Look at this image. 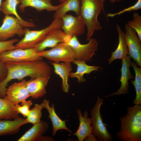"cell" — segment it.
Returning a JSON list of instances; mask_svg holds the SVG:
<instances>
[{
	"instance_id": "cell-2",
	"label": "cell",
	"mask_w": 141,
	"mask_h": 141,
	"mask_svg": "<svg viewBox=\"0 0 141 141\" xmlns=\"http://www.w3.org/2000/svg\"><path fill=\"white\" fill-rule=\"evenodd\" d=\"M127 111L120 119V130L116 137L122 141H141V105L128 107Z\"/></svg>"
},
{
	"instance_id": "cell-28",
	"label": "cell",
	"mask_w": 141,
	"mask_h": 141,
	"mask_svg": "<svg viewBox=\"0 0 141 141\" xmlns=\"http://www.w3.org/2000/svg\"><path fill=\"white\" fill-rule=\"evenodd\" d=\"M44 108L43 103L38 104H36L33 107L30 109L29 113L25 119L27 123L33 125L39 123L42 117V110Z\"/></svg>"
},
{
	"instance_id": "cell-30",
	"label": "cell",
	"mask_w": 141,
	"mask_h": 141,
	"mask_svg": "<svg viewBox=\"0 0 141 141\" xmlns=\"http://www.w3.org/2000/svg\"><path fill=\"white\" fill-rule=\"evenodd\" d=\"M32 104L31 100H26L21 102V105L19 104L14 105L13 109L19 114H20L24 118H26L29 113L30 108Z\"/></svg>"
},
{
	"instance_id": "cell-31",
	"label": "cell",
	"mask_w": 141,
	"mask_h": 141,
	"mask_svg": "<svg viewBox=\"0 0 141 141\" xmlns=\"http://www.w3.org/2000/svg\"><path fill=\"white\" fill-rule=\"evenodd\" d=\"M141 9V0H138L137 2L133 5L117 12L113 13H108L107 14L106 16L109 17H113L116 16L120 15L126 12L136 11Z\"/></svg>"
},
{
	"instance_id": "cell-7",
	"label": "cell",
	"mask_w": 141,
	"mask_h": 141,
	"mask_svg": "<svg viewBox=\"0 0 141 141\" xmlns=\"http://www.w3.org/2000/svg\"><path fill=\"white\" fill-rule=\"evenodd\" d=\"M86 44H81L77 37L74 36L67 43L73 50L75 60L90 61L95 54V52L98 49V42L95 38H92Z\"/></svg>"
},
{
	"instance_id": "cell-5",
	"label": "cell",
	"mask_w": 141,
	"mask_h": 141,
	"mask_svg": "<svg viewBox=\"0 0 141 141\" xmlns=\"http://www.w3.org/2000/svg\"><path fill=\"white\" fill-rule=\"evenodd\" d=\"M91 109V118L92 133L98 141H111L112 136L103 122L100 113L101 106L103 104V99L99 96Z\"/></svg>"
},
{
	"instance_id": "cell-37",
	"label": "cell",
	"mask_w": 141,
	"mask_h": 141,
	"mask_svg": "<svg viewBox=\"0 0 141 141\" xmlns=\"http://www.w3.org/2000/svg\"><path fill=\"white\" fill-rule=\"evenodd\" d=\"M2 0H0V8H1V4H2Z\"/></svg>"
},
{
	"instance_id": "cell-29",
	"label": "cell",
	"mask_w": 141,
	"mask_h": 141,
	"mask_svg": "<svg viewBox=\"0 0 141 141\" xmlns=\"http://www.w3.org/2000/svg\"><path fill=\"white\" fill-rule=\"evenodd\" d=\"M126 24L136 32L141 41V16L138 13L134 12L132 19L128 21Z\"/></svg>"
},
{
	"instance_id": "cell-10",
	"label": "cell",
	"mask_w": 141,
	"mask_h": 141,
	"mask_svg": "<svg viewBox=\"0 0 141 141\" xmlns=\"http://www.w3.org/2000/svg\"><path fill=\"white\" fill-rule=\"evenodd\" d=\"M125 38L128 50V55L141 67V41L136 32L126 24L125 25Z\"/></svg>"
},
{
	"instance_id": "cell-20",
	"label": "cell",
	"mask_w": 141,
	"mask_h": 141,
	"mask_svg": "<svg viewBox=\"0 0 141 141\" xmlns=\"http://www.w3.org/2000/svg\"><path fill=\"white\" fill-rule=\"evenodd\" d=\"M20 4L19 7L22 12L24 11L25 8L28 7L34 8L38 11L46 10L48 11H56L59 5H53L50 0H19Z\"/></svg>"
},
{
	"instance_id": "cell-1",
	"label": "cell",
	"mask_w": 141,
	"mask_h": 141,
	"mask_svg": "<svg viewBox=\"0 0 141 141\" xmlns=\"http://www.w3.org/2000/svg\"><path fill=\"white\" fill-rule=\"evenodd\" d=\"M5 64L8 73L6 78L0 82V96L1 97L5 96L8 84L13 80L20 81L28 77L32 79L50 76L52 73L50 66L42 59L34 61L8 62Z\"/></svg>"
},
{
	"instance_id": "cell-3",
	"label": "cell",
	"mask_w": 141,
	"mask_h": 141,
	"mask_svg": "<svg viewBox=\"0 0 141 141\" xmlns=\"http://www.w3.org/2000/svg\"><path fill=\"white\" fill-rule=\"evenodd\" d=\"M80 15L87 28L86 40L89 41L96 30L102 27L98 21L99 15L102 11L105 15L104 7L98 0H81Z\"/></svg>"
},
{
	"instance_id": "cell-27",
	"label": "cell",
	"mask_w": 141,
	"mask_h": 141,
	"mask_svg": "<svg viewBox=\"0 0 141 141\" xmlns=\"http://www.w3.org/2000/svg\"><path fill=\"white\" fill-rule=\"evenodd\" d=\"M131 66L133 68L135 74L134 80H132L136 92L135 98L133 102L135 105H141V68L137 66L134 62H131Z\"/></svg>"
},
{
	"instance_id": "cell-11",
	"label": "cell",
	"mask_w": 141,
	"mask_h": 141,
	"mask_svg": "<svg viewBox=\"0 0 141 141\" xmlns=\"http://www.w3.org/2000/svg\"><path fill=\"white\" fill-rule=\"evenodd\" d=\"M62 20L63 24L61 28L67 36L71 38L74 36L77 37L84 33L86 26L80 15L75 17L66 14Z\"/></svg>"
},
{
	"instance_id": "cell-16",
	"label": "cell",
	"mask_w": 141,
	"mask_h": 141,
	"mask_svg": "<svg viewBox=\"0 0 141 141\" xmlns=\"http://www.w3.org/2000/svg\"><path fill=\"white\" fill-rule=\"evenodd\" d=\"M131 57L129 56H127L122 59V67L121 69V75L120 80L121 83L120 87L117 91L106 96L105 97L116 95L125 94L128 92L129 85L128 81L130 79L134 78L130 70V67L131 66Z\"/></svg>"
},
{
	"instance_id": "cell-8",
	"label": "cell",
	"mask_w": 141,
	"mask_h": 141,
	"mask_svg": "<svg viewBox=\"0 0 141 141\" xmlns=\"http://www.w3.org/2000/svg\"><path fill=\"white\" fill-rule=\"evenodd\" d=\"M42 59L33 48L16 49L5 51L0 54V60L4 63L34 61Z\"/></svg>"
},
{
	"instance_id": "cell-21",
	"label": "cell",
	"mask_w": 141,
	"mask_h": 141,
	"mask_svg": "<svg viewBox=\"0 0 141 141\" xmlns=\"http://www.w3.org/2000/svg\"><path fill=\"white\" fill-rule=\"evenodd\" d=\"M20 3L19 0H5L2 2L0 10L5 15H14L24 27H35V25L33 23L24 20L18 14L16 8Z\"/></svg>"
},
{
	"instance_id": "cell-19",
	"label": "cell",
	"mask_w": 141,
	"mask_h": 141,
	"mask_svg": "<svg viewBox=\"0 0 141 141\" xmlns=\"http://www.w3.org/2000/svg\"><path fill=\"white\" fill-rule=\"evenodd\" d=\"M26 124L25 119L20 117L12 120H0V136L16 134L21 127Z\"/></svg>"
},
{
	"instance_id": "cell-26",
	"label": "cell",
	"mask_w": 141,
	"mask_h": 141,
	"mask_svg": "<svg viewBox=\"0 0 141 141\" xmlns=\"http://www.w3.org/2000/svg\"><path fill=\"white\" fill-rule=\"evenodd\" d=\"M14 105L5 97H0V120L14 119L20 117L13 109Z\"/></svg>"
},
{
	"instance_id": "cell-6",
	"label": "cell",
	"mask_w": 141,
	"mask_h": 141,
	"mask_svg": "<svg viewBox=\"0 0 141 141\" xmlns=\"http://www.w3.org/2000/svg\"><path fill=\"white\" fill-rule=\"evenodd\" d=\"M39 56L44 57L54 62H73L75 55L72 48L65 42L57 44L49 50L38 52Z\"/></svg>"
},
{
	"instance_id": "cell-23",
	"label": "cell",
	"mask_w": 141,
	"mask_h": 141,
	"mask_svg": "<svg viewBox=\"0 0 141 141\" xmlns=\"http://www.w3.org/2000/svg\"><path fill=\"white\" fill-rule=\"evenodd\" d=\"M116 29L118 34L119 43L116 49L112 52L111 57L108 60L109 64L116 59H122L128 55V50L125 38L124 32L118 24L116 25Z\"/></svg>"
},
{
	"instance_id": "cell-12",
	"label": "cell",
	"mask_w": 141,
	"mask_h": 141,
	"mask_svg": "<svg viewBox=\"0 0 141 141\" xmlns=\"http://www.w3.org/2000/svg\"><path fill=\"white\" fill-rule=\"evenodd\" d=\"M69 40V37L60 28H56L49 31L43 40L35 45L33 48L38 52L47 48H52L59 43H66Z\"/></svg>"
},
{
	"instance_id": "cell-33",
	"label": "cell",
	"mask_w": 141,
	"mask_h": 141,
	"mask_svg": "<svg viewBox=\"0 0 141 141\" xmlns=\"http://www.w3.org/2000/svg\"><path fill=\"white\" fill-rule=\"evenodd\" d=\"M7 73V70L5 63L0 60V82L6 78Z\"/></svg>"
},
{
	"instance_id": "cell-4",
	"label": "cell",
	"mask_w": 141,
	"mask_h": 141,
	"mask_svg": "<svg viewBox=\"0 0 141 141\" xmlns=\"http://www.w3.org/2000/svg\"><path fill=\"white\" fill-rule=\"evenodd\" d=\"M63 22L62 19H54L48 26L39 30H31L25 28L24 37L15 45V49L33 48L41 41L50 31L56 28H61Z\"/></svg>"
},
{
	"instance_id": "cell-18",
	"label": "cell",
	"mask_w": 141,
	"mask_h": 141,
	"mask_svg": "<svg viewBox=\"0 0 141 141\" xmlns=\"http://www.w3.org/2000/svg\"><path fill=\"white\" fill-rule=\"evenodd\" d=\"M44 108L47 110L49 114L48 116L50 118L52 122L53 126L52 135H55L57 131L60 130H64L70 133H72V131L66 126V120H61L57 114L55 110L54 105L52 104L50 105V101L46 99L43 101Z\"/></svg>"
},
{
	"instance_id": "cell-36",
	"label": "cell",
	"mask_w": 141,
	"mask_h": 141,
	"mask_svg": "<svg viewBox=\"0 0 141 141\" xmlns=\"http://www.w3.org/2000/svg\"><path fill=\"white\" fill-rule=\"evenodd\" d=\"M100 2L102 6L104 7V4L106 0H98Z\"/></svg>"
},
{
	"instance_id": "cell-35",
	"label": "cell",
	"mask_w": 141,
	"mask_h": 141,
	"mask_svg": "<svg viewBox=\"0 0 141 141\" xmlns=\"http://www.w3.org/2000/svg\"><path fill=\"white\" fill-rule=\"evenodd\" d=\"M110 3L113 4L116 2H120L123 0H109Z\"/></svg>"
},
{
	"instance_id": "cell-14",
	"label": "cell",
	"mask_w": 141,
	"mask_h": 141,
	"mask_svg": "<svg viewBox=\"0 0 141 141\" xmlns=\"http://www.w3.org/2000/svg\"><path fill=\"white\" fill-rule=\"evenodd\" d=\"M33 126L27 131L17 141H52L54 139L48 136H43L48 128L46 122L41 121L39 123L33 125Z\"/></svg>"
},
{
	"instance_id": "cell-22",
	"label": "cell",
	"mask_w": 141,
	"mask_h": 141,
	"mask_svg": "<svg viewBox=\"0 0 141 141\" xmlns=\"http://www.w3.org/2000/svg\"><path fill=\"white\" fill-rule=\"evenodd\" d=\"M80 0H65L59 5L58 9L53 15L54 19H62V18L70 11L74 12L77 16L80 15Z\"/></svg>"
},
{
	"instance_id": "cell-24",
	"label": "cell",
	"mask_w": 141,
	"mask_h": 141,
	"mask_svg": "<svg viewBox=\"0 0 141 141\" xmlns=\"http://www.w3.org/2000/svg\"><path fill=\"white\" fill-rule=\"evenodd\" d=\"M50 63L54 67L55 73L62 79L63 91L65 92H68L69 89L68 83L69 74L72 70L70 63H64L61 64L54 62H50Z\"/></svg>"
},
{
	"instance_id": "cell-9",
	"label": "cell",
	"mask_w": 141,
	"mask_h": 141,
	"mask_svg": "<svg viewBox=\"0 0 141 141\" xmlns=\"http://www.w3.org/2000/svg\"><path fill=\"white\" fill-rule=\"evenodd\" d=\"M24 27L15 17L5 15L0 26V41L7 40L15 35L22 36L25 31Z\"/></svg>"
},
{
	"instance_id": "cell-32",
	"label": "cell",
	"mask_w": 141,
	"mask_h": 141,
	"mask_svg": "<svg viewBox=\"0 0 141 141\" xmlns=\"http://www.w3.org/2000/svg\"><path fill=\"white\" fill-rule=\"evenodd\" d=\"M19 41L17 38L4 41H0V54L5 51L14 49V44Z\"/></svg>"
},
{
	"instance_id": "cell-25",
	"label": "cell",
	"mask_w": 141,
	"mask_h": 141,
	"mask_svg": "<svg viewBox=\"0 0 141 141\" xmlns=\"http://www.w3.org/2000/svg\"><path fill=\"white\" fill-rule=\"evenodd\" d=\"M84 61L75 60L73 62L77 66L76 72H70L69 77L72 78H76L78 82L80 83L84 82L85 80L84 77L85 74H89L94 71H99L98 69L101 68L99 66H90L87 64Z\"/></svg>"
},
{
	"instance_id": "cell-38",
	"label": "cell",
	"mask_w": 141,
	"mask_h": 141,
	"mask_svg": "<svg viewBox=\"0 0 141 141\" xmlns=\"http://www.w3.org/2000/svg\"><path fill=\"white\" fill-rule=\"evenodd\" d=\"M65 0H60V2L62 3V2H63ZM80 1H81V0H80Z\"/></svg>"
},
{
	"instance_id": "cell-15",
	"label": "cell",
	"mask_w": 141,
	"mask_h": 141,
	"mask_svg": "<svg viewBox=\"0 0 141 141\" xmlns=\"http://www.w3.org/2000/svg\"><path fill=\"white\" fill-rule=\"evenodd\" d=\"M50 76H42L31 79L27 81L26 87L32 98L36 99L44 96Z\"/></svg>"
},
{
	"instance_id": "cell-13",
	"label": "cell",
	"mask_w": 141,
	"mask_h": 141,
	"mask_svg": "<svg viewBox=\"0 0 141 141\" xmlns=\"http://www.w3.org/2000/svg\"><path fill=\"white\" fill-rule=\"evenodd\" d=\"M26 83L27 81L24 79L14 83L7 88L5 97L14 105L26 100L30 97Z\"/></svg>"
},
{
	"instance_id": "cell-17",
	"label": "cell",
	"mask_w": 141,
	"mask_h": 141,
	"mask_svg": "<svg viewBox=\"0 0 141 141\" xmlns=\"http://www.w3.org/2000/svg\"><path fill=\"white\" fill-rule=\"evenodd\" d=\"M77 111L79 121V127L75 133L69 135H75L77 137L78 140L83 141L87 136L92 133L91 119L89 117L87 111H84L83 116L80 109H77Z\"/></svg>"
},
{
	"instance_id": "cell-34",
	"label": "cell",
	"mask_w": 141,
	"mask_h": 141,
	"mask_svg": "<svg viewBox=\"0 0 141 141\" xmlns=\"http://www.w3.org/2000/svg\"><path fill=\"white\" fill-rule=\"evenodd\" d=\"M84 140L86 141H98L96 137L92 133L87 136Z\"/></svg>"
}]
</instances>
